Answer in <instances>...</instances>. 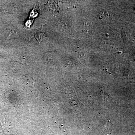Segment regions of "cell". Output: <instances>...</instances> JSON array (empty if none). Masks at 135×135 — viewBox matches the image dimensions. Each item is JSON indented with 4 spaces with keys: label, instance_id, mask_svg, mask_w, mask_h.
<instances>
[{
    "label": "cell",
    "instance_id": "1",
    "mask_svg": "<svg viewBox=\"0 0 135 135\" xmlns=\"http://www.w3.org/2000/svg\"><path fill=\"white\" fill-rule=\"evenodd\" d=\"M111 15L107 12H104L99 14L98 16L99 20L101 22H108L111 19Z\"/></svg>",
    "mask_w": 135,
    "mask_h": 135
},
{
    "label": "cell",
    "instance_id": "2",
    "mask_svg": "<svg viewBox=\"0 0 135 135\" xmlns=\"http://www.w3.org/2000/svg\"><path fill=\"white\" fill-rule=\"evenodd\" d=\"M112 125L111 124V122H107L103 129V133L105 134V135H106V134L109 135V134H112Z\"/></svg>",
    "mask_w": 135,
    "mask_h": 135
}]
</instances>
